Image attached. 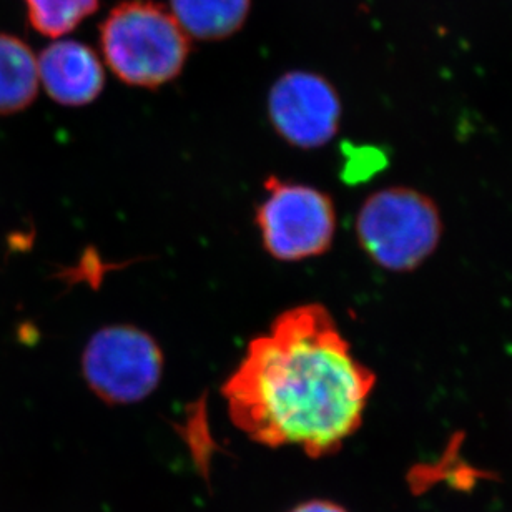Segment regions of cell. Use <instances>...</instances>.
Here are the masks:
<instances>
[{
  "mask_svg": "<svg viewBox=\"0 0 512 512\" xmlns=\"http://www.w3.org/2000/svg\"><path fill=\"white\" fill-rule=\"evenodd\" d=\"M268 117L288 145L316 150L328 145L340 130V97L325 77L293 70L271 87Z\"/></svg>",
  "mask_w": 512,
  "mask_h": 512,
  "instance_id": "obj_6",
  "label": "cell"
},
{
  "mask_svg": "<svg viewBox=\"0 0 512 512\" xmlns=\"http://www.w3.org/2000/svg\"><path fill=\"white\" fill-rule=\"evenodd\" d=\"M163 351L147 331L110 325L95 331L82 353L85 383L109 404L140 403L158 388Z\"/></svg>",
  "mask_w": 512,
  "mask_h": 512,
  "instance_id": "obj_5",
  "label": "cell"
},
{
  "mask_svg": "<svg viewBox=\"0 0 512 512\" xmlns=\"http://www.w3.org/2000/svg\"><path fill=\"white\" fill-rule=\"evenodd\" d=\"M39 64L24 40L0 34V115L27 109L39 92Z\"/></svg>",
  "mask_w": 512,
  "mask_h": 512,
  "instance_id": "obj_8",
  "label": "cell"
},
{
  "mask_svg": "<svg viewBox=\"0 0 512 512\" xmlns=\"http://www.w3.org/2000/svg\"><path fill=\"white\" fill-rule=\"evenodd\" d=\"M29 22L39 34L62 37L99 9V0H25Z\"/></svg>",
  "mask_w": 512,
  "mask_h": 512,
  "instance_id": "obj_10",
  "label": "cell"
},
{
  "mask_svg": "<svg viewBox=\"0 0 512 512\" xmlns=\"http://www.w3.org/2000/svg\"><path fill=\"white\" fill-rule=\"evenodd\" d=\"M252 0H172V14L185 34L220 40L242 29Z\"/></svg>",
  "mask_w": 512,
  "mask_h": 512,
  "instance_id": "obj_9",
  "label": "cell"
},
{
  "mask_svg": "<svg viewBox=\"0 0 512 512\" xmlns=\"http://www.w3.org/2000/svg\"><path fill=\"white\" fill-rule=\"evenodd\" d=\"M255 222L265 252L285 263L325 255L336 235V210L328 193L276 177L265 180Z\"/></svg>",
  "mask_w": 512,
  "mask_h": 512,
  "instance_id": "obj_4",
  "label": "cell"
},
{
  "mask_svg": "<svg viewBox=\"0 0 512 512\" xmlns=\"http://www.w3.org/2000/svg\"><path fill=\"white\" fill-rule=\"evenodd\" d=\"M376 376L320 303L283 311L248 343L222 394L233 424L271 448L335 453L363 423Z\"/></svg>",
  "mask_w": 512,
  "mask_h": 512,
  "instance_id": "obj_1",
  "label": "cell"
},
{
  "mask_svg": "<svg viewBox=\"0 0 512 512\" xmlns=\"http://www.w3.org/2000/svg\"><path fill=\"white\" fill-rule=\"evenodd\" d=\"M37 64L45 92L64 107H85L104 90V65L89 45L60 40L40 54Z\"/></svg>",
  "mask_w": 512,
  "mask_h": 512,
  "instance_id": "obj_7",
  "label": "cell"
},
{
  "mask_svg": "<svg viewBox=\"0 0 512 512\" xmlns=\"http://www.w3.org/2000/svg\"><path fill=\"white\" fill-rule=\"evenodd\" d=\"M443 222L431 198L413 188H383L361 205L356 237L386 271H411L438 248Z\"/></svg>",
  "mask_w": 512,
  "mask_h": 512,
  "instance_id": "obj_3",
  "label": "cell"
},
{
  "mask_svg": "<svg viewBox=\"0 0 512 512\" xmlns=\"http://www.w3.org/2000/svg\"><path fill=\"white\" fill-rule=\"evenodd\" d=\"M291 512H346L345 509L326 501H311V503L301 504Z\"/></svg>",
  "mask_w": 512,
  "mask_h": 512,
  "instance_id": "obj_11",
  "label": "cell"
},
{
  "mask_svg": "<svg viewBox=\"0 0 512 512\" xmlns=\"http://www.w3.org/2000/svg\"><path fill=\"white\" fill-rule=\"evenodd\" d=\"M100 40L110 70L142 89L177 79L190 54L187 34L172 12L148 0L117 5L102 24Z\"/></svg>",
  "mask_w": 512,
  "mask_h": 512,
  "instance_id": "obj_2",
  "label": "cell"
}]
</instances>
